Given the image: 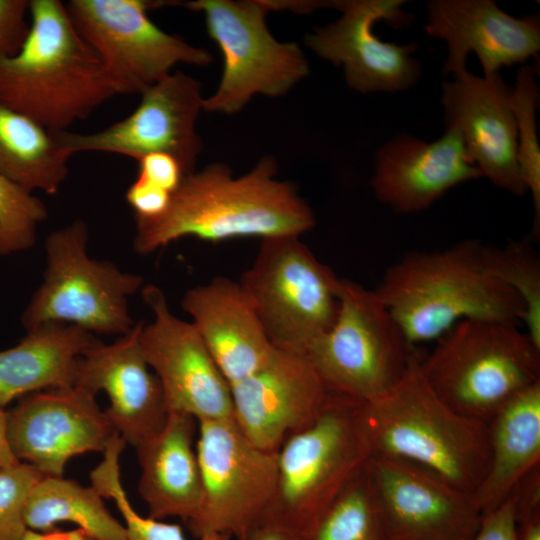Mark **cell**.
I'll return each instance as SVG.
<instances>
[{
	"label": "cell",
	"instance_id": "cell-24",
	"mask_svg": "<svg viewBox=\"0 0 540 540\" xmlns=\"http://www.w3.org/2000/svg\"><path fill=\"white\" fill-rule=\"evenodd\" d=\"M198 421L181 412H168L163 427L138 445V491L148 517H177L186 524L200 514L204 502L195 437Z\"/></svg>",
	"mask_w": 540,
	"mask_h": 540
},
{
	"label": "cell",
	"instance_id": "cell-3",
	"mask_svg": "<svg viewBox=\"0 0 540 540\" xmlns=\"http://www.w3.org/2000/svg\"><path fill=\"white\" fill-rule=\"evenodd\" d=\"M22 49L0 59V103L50 131H66L116 95L100 58L59 0H30Z\"/></svg>",
	"mask_w": 540,
	"mask_h": 540
},
{
	"label": "cell",
	"instance_id": "cell-8",
	"mask_svg": "<svg viewBox=\"0 0 540 540\" xmlns=\"http://www.w3.org/2000/svg\"><path fill=\"white\" fill-rule=\"evenodd\" d=\"M416 352L375 290L341 279L334 323L303 353L334 394L367 403L403 377Z\"/></svg>",
	"mask_w": 540,
	"mask_h": 540
},
{
	"label": "cell",
	"instance_id": "cell-23",
	"mask_svg": "<svg viewBox=\"0 0 540 540\" xmlns=\"http://www.w3.org/2000/svg\"><path fill=\"white\" fill-rule=\"evenodd\" d=\"M181 306L230 386L271 357L275 346L240 282L213 278L186 291Z\"/></svg>",
	"mask_w": 540,
	"mask_h": 540
},
{
	"label": "cell",
	"instance_id": "cell-25",
	"mask_svg": "<svg viewBox=\"0 0 540 540\" xmlns=\"http://www.w3.org/2000/svg\"><path fill=\"white\" fill-rule=\"evenodd\" d=\"M98 342L74 325L45 323L26 330L18 344L0 351V407L34 392L74 386L80 357Z\"/></svg>",
	"mask_w": 540,
	"mask_h": 540
},
{
	"label": "cell",
	"instance_id": "cell-6",
	"mask_svg": "<svg viewBox=\"0 0 540 540\" xmlns=\"http://www.w3.org/2000/svg\"><path fill=\"white\" fill-rule=\"evenodd\" d=\"M371 457L364 403L335 394L311 425L278 449L277 492L265 525L301 538Z\"/></svg>",
	"mask_w": 540,
	"mask_h": 540
},
{
	"label": "cell",
	"instance_id": "cell-20",
	"mask_svg": "<svg viewBox=\"0 0 540 540\" xmlns=\"http://www.w3.org/2000/svg\"><path fill=\"white\" fill-rule=\"evenodd\" d=\"M143 322L105 345L99 341L80 357L74 386L106 393L105 413L119 436L136 448L164 425L168 411L161 384L139 341Z\"/></svg>",
	"mask_w": 540,
	"mask_h": 540
},
{
	"label": "cell",
	"instance_id": "cell-30",
	"mask_svg": "<svg viewBox=\"0 0 540 540\" xmlns=\"http://www.w3.org/2000/svg\"><path fill=\"white\" fill-rule=\"evenodd\" d=\"M126 442L115 434L105 451L103 459L91 471L93 486L103 498L114 501L121 514L128 540H187L180 525L140 515L131 505L122 486L119 458ZM197 540H231L223 534H208Z\"/></svg>",
	"mask_w": 540,
	"mask_h": 540
},
{
	"label": "cell",
	"instance_id": "cell-38",
	"mask_svg": "<svg viewBox=\"0 0 540 540\" xmlns=\"http://www.w3.org/2000/svg\"><path fill=\"white\" fill-rule=\"evenodd\" d=\"M125 197L135 219H154L167 210L172 194L137 176Z\"/></svg>",
	"mask_w": 540,
	"mask_h": 540
},
{
	"label": "cell",
	"instance_id": "cell-19",
	"mask_svg": "<svg viewBox=\"0 0 540 540\" xmlns=\"http://www.w3.org/2000/svg\"><path fill=\"white\" fill-rule=\"evenodd\" d=\"M512 87L500 73L479 77L465 70L442 85L446 128L461 136L481 176L515 195L527 192L517 161Z\"/></svg>",
	"mask_w": 540,
	"mask_h": 540
},
{
	"label": "cell",
	"instance_id": "cell-13",
	"mask_svg": "<svg viewBox=\"0 0 540 540\" xmlns=\"http://www.w3.org/2000/svg\"><path fill=\"white\" fill-rule=\"evenodd\" d=\"M203 100L200 82L181 71L171 72L144 91L139 105L121 121L89 134L52 132L72 155L101 151L137 161L151 153H167L180 162L188 175L195 171L202 150L195 125Z\"/></svg>",
	"mask_w": 540,
	"mask_h": 540
},
{
	"label": "cell",
	"instance_id": "cell-2",
	"mask_svg": "<svg viewBox=\"0 0 540 540\" xmlns=\"http://www.w3.org/2000/svg\"><path fill=\"white\" fill-rule=\"evenodd\" d=\"M375 292L414 347L462 320L518 324L523 317L520 299L492 269L487 245L472 239L405 255L386 269Z\"/></svg>",
	"mask_w": 540,
	"mask_h": 540
},
{
	"label": "cell",
	"instance_id": "cell-14",
	"mask_svg": "<svg viewBox=\"0 0 540 540\" xmlns=\"http://www.w3.org/2000/svg\"><path fill=\"white\" fill-rule=\"evenodd\" d=\"M141 295L153 320L142 324L140 346L161 384L167 411L198 422L232 418L231 386L194 325L171 312L156 285L143 286Z\"/></svg>",
	"mask_w": 540,
	"mask_h": 540
},
{
	"label": "cell",
	"instance_id": "cell-17",
	"mask_svg": "<svg viewBox=\"0 0 540 540\" xmlns=\"http://www.w3.org/2000/svg\"><path fill=\"white\" fill-rule=\"evenodd\" d=\"M231 394L242 433L271 452L311 425L335 395L305 353L278 347L260 369L231 385Z\"/></svg>",
	"mask_w": 540,
	"mask_h": 540
},
{
	"label": "cell",
	"instance_id": "cell-18",
	"mask_svg": "<svg viewBox=\"0 0 540 540\" xmlns=\"http://www.w3.org/2000/svg\"><path fill=\"white\" fill-rule=\"evenodd\" d=\"M389 540H470L482 512L473 493L417 465L384 457L368 462Z\"/></svg>",
	"mask_w": 540,
	"mask_h": 540
},
{
	"label": "cell",
	"instance_id": "cell-27",
	"mask_svg": "<svg viewBox=\"0 0 540 540\" xmlns=\"http://www.w3.org/2000/svg\"><path fill=\"white\" fill-rule=\"evenodd\" d=\"M72 154L52 131L0 103V175L33 192L55 194Z\"/></svg>",
	"mask_w": 540,
	"mask_h": 540
},
{
	"label": "cell",
	"instance_id": "cell-16",
	"mask_svg": "<svg viewBox=\"0 0 540 540\" xmlns=\"http://www.w3.org/2000/svg\"><path fill=\"white\" fill-rule=\"evenodd\" d=\"M95 398L79 386L22 397L7 412L8 439L15 457L44 476H63L71 458L103 453L117 432Z\"/></svg>",
	"mask_w": 540,
	"mask_h": 540
},
{
	"label": "cell",
	"instance_id": "cell-12",
	"mask_svg": "<svg viewBox=\"0 0 540 540\" xmlns=\"http://www.w3.org/2000/svg\"><path fill=\"white\" fill-rule=\"evenodd\" d=\"M167 1L71 0L68 14L96 52L117 94H142L178 63L205 66L210 53L166 33L149 18Z\"/></svg>",
	"mask_w": 540,
	"mask_h": 540
},
{
	"label": "cell",
	"instance_id": "cell-11",
	"mask_svg": "<svg viewBox=\"0 0 540 540\" xmlns=\"http://www.w3.org/2000/svg\"><path fill=\"white\" fill-rule=\"evenodd\" d=\"M196 439L204 502L189 530L197 538L249 540L266 524L275 501L277 452L255 446L233 417L199 421Z\"/></svg>",
	"mask_w": 540,
	"mask_h": 540
},
{
	"label": "cell",
	"instance_id": "cell-29",
	"mask_svg": "<svg viewBox=\"0 0 540 540\" xmlns=\"http://www.w3.org/2000/svg\"><path fill=\"white\" fill-rule=\"evenodd\" d=\"M300 540H389L368 464Z\"/></svg>",
	"mask_w": 540,
	"mask_h": 540
},
{
	"label": "cell",
	"instance_id": "cell-39",
	"mask_svg": "<svg viewBox=\"0 0 540 540\" xmlns=\"http://www.w3.org/2000/svg\"><path fill=\"white\" fill-rule=\"evenodd\" d=\"M470 540H515V498L510 496L482 514L481 524Z\"/></svg>",
	"mask_w": 540,
	"mask_h": 540
},
{
	"label": "cell",
	"instance_id": "cell-15",
	"mask_svg": "<svg viewBox=\"0 0 540 540\" xmlns=\"http://www.w3.org/2000/svg\"><path fill=\"white\" fill-rule=\"evenodd\" d=\"M401 0L336 1L340 18L316 28L305 38L319 57L342 66L348 86L358 92H396L413 86L421 64L413 57L416 43L398 45L373 33L377 21L394 28L411 21Z\"/></svg>",
	"mask_w": 540,
	"mask_h": 540
},
{
	"label": "cell",
	"instance_id": "cell-9",
	"mask_svg": "<svg viewBox=\"0 0 540 540\" xmlns=\"http://www.w3.org/2000/svg\"><path fill=\"white\" fill-rule=\"evenodd\" d=\"M240 284L271 343L281 349L304 352L338 313L341 278L298 236L262 239Z\"/></svg>",
	"mask_w": 540,
	"mask_h": 540
},
{
	"label": "cell",
	"instance_id": "cell-5",
	"mask_svg": "<svg viewBox=\"0 0 540 540\" xmlns=\"http://www.w3.org/2000/svg\"><path fill=\"white\" fill-rule=\"evenodd\" d=\"M419 357L437 396L456 412L488 423L508 402L540 381V350L518 324L467 319Z\"/></svg>",
	"mask_w": 540,
	"mask_h": 540
},
{
	"label": "cell",
	"instance_id": "cell-26",
	"mask_svg": "<svg viewBox=\"0 0 540 540\" xmlns=\"http://www.w3.org/2000/svg\"><path fill=\"white\" fill-rule=\"evenodd\" d=\"M487 426L489 465L473 493L482 513L504 502L540 466V381L508 402Z\"/></svg>",
	"mask_w": 540,
	"mask_h": 540
},
{
	"label": "cell",
	"instance_id": "cell-37",
	"mask_svg": "<svg viewBox=\"0 0 540 540\" xmlns=\"http://www.w3.org/2000/svg\"><path fill=\"white\" fill-rule=\"evenodd\" d=\"M138 177L173 194L186 173L180 162L167 153H151L137 160Z\"/></svg>",
	"mask_w": 540,
	"mask_h": 540
},
{
	"label": "cell",
	"instance_id": "cell-31",
	"mask_svg": "<svg viewBox=\"0 0 540 540\" xmlns=\"http://www.w3.org/2000/svg\"><path fill=\"white\" fill-rule=\"evenodd\" d=\"M535 70L531 66L521 67L512 87L511 105L517 127V161L527 191L534 205L533 234L539 237L540 230V146L537 135L536 109L539 91Z\"/></svg>",
	"mask_w": 540,
	"mask_h": 540
},
{
	"label": "cell",
	"instance_id": "cell-36",
	"mask_svg": "<svg viewBox=\"0 0 540 540\" xmlns=\"http://www.w3.org/2000/svg\"><path fill=\"white\" fill-rule=\"evenodd\" d=\"M30 0H0V59L15 56L30 32Z\"/></svg>",
	"mask_w": 540,
	"mask_h": 540
},
{
	"label": "cell",
	"instance_id": "cell-41",
	"mask_svg": "<svg viewBox=\"0 0 540 540\" xmlns=\"http://www.w3.org/2000/svg\"><path fill=\"white\" fill-rule=\"evenodd\" d=\"M249 540H300L296 535L272 525L257 529Z\"/></svg>",
	"mask_w": 540,
	"mask_h": 540
},
{
	"label": "cell",
	"instance_id": "cell-35",
	"mask_svg": "<svg viewBox=\"0 0 540 540\" xmlns=\"http://www.w3.org/2000/svg\"><path fill=\"white\" fill-rule=\"evenodd\" d=\"M515 540H540V466L514 488Z\"/></svg>",
	"mask_w": 540,
	"mask_h": 540
},
{
	"label": "cell",
	"instance_id": "cell-34",
	"mask_svg": "<svg viewBox=\"0 0 540 540\" xmlns=\"http://www.w3.org/2000/svg\"><path fill=\"white\" fill-rule=\"evenodd\" d=\"M44 475L30 464L18 462L0 470V540H24L28 499Z\"/></svg>",
	"mask_w": 540,
	"mask_h": 540
},
{
	"label": "cell",
	"instance_id": "cell-1",
	"mask_svg": "<svg viewBox=\"0 0 540 540\" xmlns=\"http://www.w3.org/2000/svg\"><path fill=\"white\" fill-rule=\"evenodd\" d=\"M276 174L275 159L266 156L240 177L220 163L186 175L161 216L136 219L135 251L151 254L184 237L210 242L300 237L315 226L314 214Z\"/></svg>",
	"mask_w": 540,
	"mask_h": 540
},
{
	"label": "cell",
	"instance_id": "cell-32",
	"mask_svg": "<svg viewBox=\"0 0 540 540\" xmlns=\"http://www.w3.org/2000/svg\"><path fill=\"white\" fill-rule=\"evenodd\" d=\"M490 265L523 305L526 334L540 350V260L525 241H511L503 248L487 246Z\"/></svg>",
	"mask_w": 540,
	"mask_h": 540
},
{
	"label": "cell",
	"instance_id": "cell-7",
	"mask_svg": "<svg viewBox=\"0 0 540 540\" xmlns=\"http://www.w3.org/2000/svg\"><path fill=\"white\" fill-rule=\"evenodd\" d=\"M87 243L88 228L80 219L48 235L43 282L20 318L25 330L62 323L122 336L134 327L128 300L142 289L143 277L91 258Z\"/></svg>",
	"mask_w": 540,
	"mask_h": 540
},
{
	"label": "cell",
	"instance_id": "cell-43",
	"mask_svg": "<svg viewBox=\"0 0 540 540\" xmlns=\"http://www.w3.org/2000/svg\"><path fill=\"white\" fill-rule=\"evenodd\" d=\"M79 540H96L91 537L85 536L80 532Z\"/></svg>",
	"mask_w": 540,
	"mask_h": 540
},
{
	"label": "cell",
	"instance_id": "cell-4",
	"mask_svg": "<svg viewBox=\"0 0 540 540\" xmlns=\"http://www.w3.org/2000/svg\"><path fill=\"white\" fill-rule=\"evenodd\" d=\"M419 357L416 352L391 389L364 403L372 457L417 465L474 493L489 465L488 426L442 401L425 380Z\"/></svg>",
	"mask_w": 540,
	"mask_h": 540
},
{
	"label": "cell",
	"instance_id": "cell-21",
	"mask_svg": "<svg viewBox=\"0 0 540 540\" xmlns=\"http://www.w3.org/2000/svg\"><path fill=\"white\" fill-rule=\"evenodd\" d=\"M427 8L425 31L447 45L444 73L454 76L467 70L471 52L478 57L484 76H490L502 66L523 63L540 50L536 16L515 18L492 0H432Z\"/></svg>",
	"mask_w": 540,
	"mask_h": 540
},
{
	"label": "cell",
	"instance_id": "cell-22",
	"mask_svg": "<svg viewBox=\"0 0 540 540\" xmlns=\"http://www.w3.org/2000/svg\"><path fill=\"white\" fill-rule=\"evenodd\" d=\"M481 176L453 128L436 141L400 134L376 154L371 185L376 197L396 212L423 210L452 187Z\"/></svg>",
	"mask_w": 540,
	"mask_h": 540
},
{
	"label": "cell",
	"instance_id": "cell-28",
	"mask_svg": "<svg viewBox=\"0 0 540 540\" xmlns=\"http://www.w3.org/2000/svg\"><path fill=\"white\" fill-rule=\"evenodd\" d=\"M25 522L36 533L70 522L96 540H128L124 525L110 513L93 486L63 476H44L37 483L27 502Z\"/></svg>",
	"mask_w": 540,
	"mask_h": 540
},
{
	"label": "cell",
	"instance_id": "cell-42",
	"mask_svg": "<svg viewBox=\"0 0 540 540\" xmlns=\"http://www.w3.org/2000/svg\"><path fill=\"white\" fill-rule=\"evenodd\" d=\"M41 538L42 536L39 533L29 530L24 540H41Z\"/></svg>",
	"mask_w": 540,
	"mask_h": 540
},
{
	"label": "cell",
	"instance_id": "cell-40",
	"mask_svg": "<svg viewBox=\"0 0 540 540\" xmlns=\"http://www.w3.org/2000/svg\"><path fill=\"white\" fill-rule=\"evenodd\" d=\"M18 462L8 439L7 412L0 407V470Z\"/></svg>",
	"mask_w": 540,
	"mask_h": 540
},
{
	"label": "cell",
	"instance_id": "cell-33",
	"mask_svg": "<svg viewBox=\"0 0 540 540\" xmlns=\"http://www.w3.org/2000/svg\"><path fill=\"white\" fill-rule=\"evenodd\" d=\"M45 204L33 192L0 175V255L34 246L38 226L47 218Z\"/></svg>",
	"mask_w": 540,
	"mask_h": 540
},
{
	"label": "cell",
	"instance_id": "cell-10",
	"mask_svg": "<svg viewBox=\"0 0 540 540\" xmlns=\"http://www.w3.org/2000/svg\"><path fill=\"white\" fill-rule=\"evenodd\" d=\"M203 13L207 32L223 55L216 92L203 100V110L233 114L256 94L276 97L288 92L309 72L301 48L277 41L265 16L269 1L195 0L181 2Z\"/></svg>",
	"mask_w": 540,
	"mask_h": 540
}]
</instances>
